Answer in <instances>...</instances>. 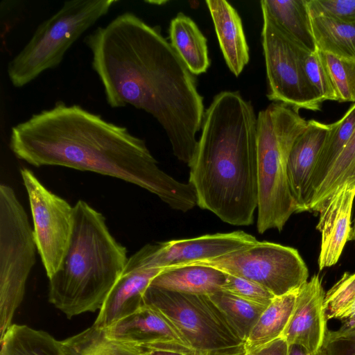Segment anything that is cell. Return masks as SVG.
<instances>
[{
  "label": "cell",
  "instance_id": "9",
  "mask_svg": "<svg viewBox=\"0 0 355 355\" xmlns=\"http://www.w3.org/2000/svg\"><path fill=\"white\" fill-rule=\"evenodd\" d=\"M191 264L211 266L251 280L275 296L298 290L309 277L307 266L296 249L268 241H258L218 259Z\"/></svg>",
  "mask_w": 355,
  "mask_h": 355
},
{
  "label": "cell",
  "instance_id": "30",
  "mask_svg": "<svg viewBox=\"0 0 355 355\" xmlns=\"http://www.w3.org/2000/svg\"><path fill=\"white\" fill-rule=\"evenodd\" d=\"M355 302V273L345 272L327 291L324 298V310L327 321L345 317Z\"/></svg>",
  "mask_w": 355,
  "mask_h": 355
},
{
  "label": "cell",
  "instance_id": "13",
  "mask_svg": "<svg viewBox=\"0 0 355 355\" xmlns=\"http://www.w3.org/2000/svg\"><path fill=\"white\" fill-rule=\"evenodd\" d=\"M105 329L112 339L144 347L150 351L165 350L198 355L167 318L146 304Z\"/></svg>",
  "mask_w": 355,
  "mask_h": 355
},
{
  "label": "cell",
  "instance_id": "8",
  "mask_svg": "<svg viewBox=\"0 0 355 355\" xmlns=\"http://www.w3.org/2000/svg\"><path fill=\"white\" fill-rule=\"evenodd\" d=\"M33 230L10 186L0 185V333L12 324L23 300L27 279L35 263Z\"/></svg>",
  "mask_w": 355,
  "mask_h": 355
},
{
  "label": "cell",
  "instance_id": "12",
  "mask_svg": "<svg viewBox=\"0 0 355 355\" xmlns=\"http://www.w3.org/2000/svg\"><path fill=\"white\" fill-rule=\"evenodd\" d=\"M258 241L251 234L236 231L147 244L139 250L147 266L165 269L216 259Z\"/></svg>",
  "mask_w": 355,
  "mask_h": 355
},
{
  "label": "cell",
  "instance_id": "11",
  "mask_svg": "<svg viewBox=\"0 0 355 355\" xmlns=\"http://www.w3.org/2000/svg\"><path fill=\"white\" fill-rule=\"evenodd\" d=\"M28 196L37 250L48 277L59 268L69 244L73 207L47 189L29 169L20 170Z\"/></svg>",
  "mask_w": 355,
  "mask_h": 355
},
{
  "label": "cell",
  "instance_id": "6",
  "mask_svg": "<svg viewBox=\"0 0 355 355\" xmlns=\"http://www.w3.org/2000/svg\"><path fill=\"white\" fill-rule=\"evenodd\" d=\"M118 1H65L37 27L26 44L9 62L7 73L11 84L22 87L45 71L57 67L73 43Z\"/></svg>",
  "mask_w": 355,
  "mask_h": 355
},
{
  "label": "cell",
  "instance_id": "5",
  "mask_svg": "<svg viewBox=\"0 0 355 355\" xmlns=\"http://www.w3.org/2000/svg\"><path fill=\"white\" fill-rule=\"evenodd\" d=\"M307 121L299 112L282 103L272 102L257 117L258 203L257 228L282 231L296 205L291 194L287 161L296 139Z\"/></svg>",
  "mask_w": 355,
  "mask_h": 355
},
{
  "label": "cell",
  "instance_id": "21",
  "mask_svg": "<svg viewBox=\"0 0 355 355\" xmlns=\"http://www.w3.org/2000/svg\"><path fill=\"white\" fill-rule=\"evenodd\" d=\"M170 43L193 75L205 73L210 66L207 40L194 21L178 12L171 21Z\"/></svg>",
  "mask_w": 355,
  "mask_h": 355
},
{
  "label": "cell",
  "instance_id": "31",
  "mask_svg": "<svg viewBox=\"0 0 355 355\" xmlns=\"http://www.w3.org/2000/svg\"><path fill=\"white\" fill-rule=\"evenodd\" d=\"M303 69L310 86L322 103L325 101H338L337 94L322 63L317 51L306 52L302 58Z\"/></svg>",
  "mask_w": 355,
  "mask_h": 355
},
{
  "label": "cell",
  "instance_id": "37",
  "mask_svg": "<svg viewBox=\"0 0 355 355\" xmlns=\"http://www.w3.org/2000/svg\"><path fill=\"white\" fill-rule=\"evenodd\" d=\"M288 355H329L326 349L322 347L315 354H308L302 347L297 345H289Z\"/></svg>",
  "mask_w": 355,
  "mask_h": 355
},
{
  "label": "cell",
  "instance_id": "23",
  "mask_svg": "<svg viewBox=\"0 0 355 355\" xmlns=\"http://www.w3.org/2000/svg\"><path fill=\"white\" fill-rule=\"evenodd\" d=\"M60 343L64 355H140L150 350L112 339L105 329L94 324Z\"/></svg>",
  "mask_w": 355,
  "mask_h": 355
},
{
  "label": "cell",
  "instance_id": "7",
  "mask_svg": "<svg viewBox=\"0 0 355 355\" xmlns=\"http://www.w3.org/2000/svg\"><path fill=\"white\" fill-rule=\"evenodd\" d=\"M144 302L161 312L198 355H245V343L209 295L149 286Z\"/></svg>",
  "mask_w": 355,
  "mask_h": 355
},
{
  "label": "cell",
  "instance_id": "33",
  "mask_svg": "<svg viewBox=\"0 0 355 355\" xmlns=\"http://www.w3.org/2000/svg\"><path fill=\"white\" fill-rule=\"evenodd\" d=\"M311 16L355 23V0H307Z\"/></svg>",
  "mask_w": 355,
  "mask_h": 355
},
{
  "label": "cell",
  "instance_id": "25",
  "mask_svg": "<svg viewBox=\"0 0 355 355\" xmlns=\"http://www.w3.org/2000/svg\"><path fill=\"white\" fill-rule=\"evenodd\" d=\"M317 50L355 60V23L323 16H311Z\"/></svg>",
  "mask_w": 355,
  "mask_h": 355
},
{
  "label": "cell",
  "instance_id": "10",
  "mask_svg": "<svg viewBox=\"0 0 355 355\" xmlns=\"http://www.w3.org/2000/svg\"><path fill=\"white\" fill-rule=\"evenodd\" d=\"M261 12L268 98L297 111L320 110L322 103L308 83L302 66V58L309 51L289 40L265 12Z\"/></svg>",
  "mask_w": 355,
  "mask_h": 355
},
{
  "label": "cell",
  "instance_id": "36",
  "mask_svg": "<svg viewBox=\"0 0 355 355\" xmlns=\"http://www.w3.org/2000/svg\"><path fill=\"white\" fill-rule=\"evenodd\" d=\"M341 321L343 324L338 329L345 331H352L355 330V302Z\"/></svg>",
  "mask_w": 355,
  "mask_h": 355
},
{
  "label": "cell",
  "instance_id": "24",
  "mask_svg": "<svg viewBox=\"0 0 355 355\" xmlns=\"http://www.w3.org/2000/svg\"><path fill=\"white\" fill-rule=\"evenodd\" d=\"M0 343V355H64L60 340L24 324H12Z\"/></svg>",
  "mask_w": 355,
  "mask_h": 355
},
{
  "label": "cell",
  "instance_id": "14",
  "mask_svg": "<svg viewBox=\"0 0 355 355\" xmlns=\"http://www.w3.org/2000/svg\"><path fill=\"white\" fill-rule=\"evenodd\" d=\"M322 280L314 275L297 291L295 306L283 333L289 345H297L308 354L320 349L327 334Z\"/></svg>",
  "mask_w": 355,
  "mask_h": 355
},
{
  "label": "cell",
  "instance_id": "35",
  "mask_svg": "<svg viewBox=\"0 0 355 355\" xmlns=\"http://www.w3.org/2000/svg\"><path fill=\"white\" fill-rule=\"evenodd\" d=\"M288 349L289 344L284 338L280 337L246 352L245 355H288Z\"/></svg>",
  "mask_w": 355,
  "mask_h": 355
},
{
  "label": "cell",
  "instance_id": "16",
  "mask_svg": "<svg viewBox=\"0 0 355 355\" xmlns=\"http://www.w3.org/2000/svg\"><path fill=\"white\" fill-rule=\"evenodd\" d=\"M331 130V124L311 119L294 142L287 161V175L296 213L309 211L311 177Z\"/></svg>",
  "mask_w": 355,
  "mask_h": 355
},
{
  "label": "cell",
  "instance_id": "1",
  "mask_svg": "<svg viewBox=\"0 0 355 355\" xmlns=\"http://www.w3.org/2000/svg\"><path fill=\"white\" fill-rule=\"evenodd\" d=\"M83 42L107 104L112 108L130 105L151 114L164 130L174 155L189 166L205 112L203 97L195 75L159 27L125 12Z\"/></svg>",
  "mask_w": 355,
  "mask_h": 355
},
{
  "label": "cell",
  "instance_id": "19",
  "mask_svg": "<svg viewBox=\"0 0 355 355\" xmlns=\"http://www.w3.org/2000/svg\"><path fill=\"white\" fill-rule=\"evenodd\" d=\"M227 275L211 266L190 264L164 269L150 286L182 293L210 295L222 290Z\"/></svg>",
  "mask_w": 355,
  "mask_h": 355
},
{
  "label": "cell",
  "instance_id": "32",
  "mask_svg": "<svg viewBox=\"0 0 355 355\" xmlns=\"http://www.w3.org/2000/svg\"><path fill=\"white\" fill-rule=\"evenodd\" d=\"M222 290L266 306L276 297L267 288L254 282L229 274Z\"/></svg>",
  "mask_w": 355,
  "mask_h": 355
},
{
  "label": "cell",
  "instance_id": "2",
  "mask_svg": "<svg viewBox=\"0 0 355 355\" xmlns=\"http://www.w3.org/2000/svg\"><path fill=\"white\" fill-rule=\"evenodd\" d=\"M9 145L17 157L36 167L60 166L118 178L182 212L197 205L193 187L160 169L144 139L79 105L58 101L33 114L12 127Z\"/></svg>",
  "mask_w": 355,
  "mask_h": 355
},
{
  "label": "cell",
  "instance_id": "26",
  "mask_svg": "<svg viewBox=\"0 0 355 355\" xmlns=\"http://www.w3.org/2000/svg\"><path fill=\"white\" fill-rule=\"evenodd\" d=\"M354 130L355 103L340 120L331 123V130L320 151L311 177V197L327 175Z\"/></svg>",
  "mask_w": 355,
  "mask_h": 355
},
{
  "label": "cell",
  "instance_id": "29",
  "mask_svg": "<svg viewBox=\"0 0 355 355\" xmlns=\"http://www.w3.org/2000/svg\"><path fill=\"white\" fill-rule=\"evenodd\" d=\"M337 94L338 102L355 103V60L317 50Z\"/></svg>",
  "mask_w": 355,
  "mask_h": 355
},
{
  "label": "cell",
  "instance_id": "28",
  "mask_svg": "<svg viewBox=\"0 0 355 355\" xmlns=\"http://www.w3.org/2000/svg\"><path fill=\"white\" fill-rule=\"evenodd\" d=\"M209 296L245 343L266 306L248 301L223 290Z\"/></svg>",
  "mask_w": 355,
  "mask_h": 355
},
{
  "label": "cell",
  "instance_id": "34",
  "mask_svg": "<svg viewBox=\"0 0 355 355\" xmlns=\"http://www.w3.org/2000/svg\"><path fill=\"white\" fill-rule=\"evenodd\" d=\"M322 347L329 355H355V330H327Z\"/></svg>",
  "mask_w": 355,
  "mask_h": 355
},
{
  "label": "cell",
  "instance_id": "20",
  "mask_svg": "<svg viewBox=\"0 0 355 355\" xmlns=\"http://www.w3.org/2000/svg\"><path fill=\"white\" fill-rule=\"evenodd\" d=\"M260 5L289 40L309 52L317 51L307 0H262Z\"/></svg>",
  "mask_w": 355,
  "mask_h": 355
},
{
  "label": "cell",
  "instance_id": "40",
  "mask_svg": "<svg viewBox=\"0 0 355 355\" xmlns=\"http://www.w3.org/2000/svg\"><path fill=\"white\" fill-rule=\"evenodd\" d=\"M150 350H147L146 352L142 353L140 355H150Z\"/></svg>",
  "mask_w": 355,
  "mask_h": 355
},
{
  "label": "cell",
  "instance_id": "4",
  "mask_svg": "<svg viewBox=\"0 0 355 355\" xmlns=\"http://www.w3.org/2000/svg\"><path fill=\"white\" fill-rule=\"evenodd\" d=\"M73 207L69 244L59 268L49 277V301L68 318L100 309L128 259L101 213L81 200Z\"/></svg>",
  "mask_w": 355,
  "mask_h": 355
},
{
  "label": "cell",
  "instance_id": "17",
  "mask_svg": "<svg viewBox=\"0 0 355 355\" xmlns=\"http://www.w3.org/2000/svg\"><path fill=\"white\" fill-rule=\"evenodd\" d=\"M355 186L345 183L320 208L316 229L321 234L319 270L335 265L349 241Z\"/></svg>",
  "mask_w": 355,
  "mask_h": 355
},
{
  "label": "cell",
  "instance_id": "27",
  "mask_svg": "<svg viewBox=\"0 0 355 355\" xmlns=\"http://www.w3.org/2000/svg\"><path fill=\"white\" fill-rule=\"evenodd\" d=\"M345 183L355 186V130L318 189L312 194L309 211H320L324 203Z\"/></svg>",
  "mask_w": 355,
  "mask_h": 355
},
{
  "label": "cell",
  "instance_id": "3",
  "mask_svg": "<svg viewBox=\"0 0 355 355\" xmlns=\"http://www.w3.org/2000/svg\"><path fill=\"white\" fill-rule=\"evenodd\" d=\"M257 117L239 92L217 94L189 164L197 205L232 225H252L257 209Z\"/></svg>",
  "mask_w": 355,
  "mask_h": 355
},
{
  "label": "cell",
  "instance_id": "18",
  "mask_svg": "<svg viewBox=\"0 0 355 355\" xmlns=\"http://www.w3.org/2000/svg\"><path fill=\"white\" fill-rule=\"evenodd\" d=\"M205 3L226 64L235 76H239L250 60L241 19L227 1L207 0Z\"/></svg>",
  "mask_w": 355,
  "mask_h": 355
},
{
  "label": "cell",
  "instance_id": "15",
  "mask_svg": "<svg viewBox=\"0 0 355 355\" xmlns=\"http://www.w3.org/2000/svg\"><path fill=\"white\" fill-rule=\"evenodd\" d=\"M163 270L147 266L139 251L129 257L93 324L106 329L135 312L144 304V296L152 280Z\"/></svg>",
  "mask_w": 355,
  "mask_h": 355
},
{
  "label": "cell",
  "instance_id": "38",
  "mask_svg": "<svg viewBox=\"0 0 355 355\" xmlns=\"http://www.w3.org/2000/svg\"><path fill=\"white\" fill-rule=\"evenodd\" d=\"M150 355H186L184 354L171 352V351H165V350H153L150 352Z\"/></svg>",
  "mask_w": 355,
  "mask_h": 355
},
{
  "label": "cell",
  "instance_id": "22",
  "mask_svg": "<svg viewBox=\"0 0 355 355\" xmlns=\"http://www.w3.org/2000/svg\"><path fill=\"white\" fill-rule=\"evenodd\" d=\"M297 291L276 296L265 308L245 341L246 352L282 337L295 306Z\"/></svg>",
  "mask_w": 355,
  "mask_h": 355
},
{
  "label": "cell",
  "instance_id": "39",
  "mask_svg": "<svg viewBox=\"0 0 355 355\" xmlns=\"http://www.w3.org/2000/svg\"><path fill=\"white\" fill-rule=\"evenodd\" d=\"M349 241H355V218L353 223V226L352 227L351 233L349 235Z\"/></svg>",
  "mask_w": 355,
  "mask_h": 355
}]
</instances>
